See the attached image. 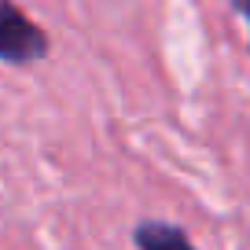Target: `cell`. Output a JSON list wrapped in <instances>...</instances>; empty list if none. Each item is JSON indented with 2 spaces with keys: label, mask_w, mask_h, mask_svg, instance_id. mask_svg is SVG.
<instances>
[{
  "label": "cell",
  "mask_w": 250,
  "mask_h": 250,
  "mask_svg": "<svg viewBox=\"0 0 250 250\" xmlns=\"http://www.w3.org/2000/svg\"><path fill=\"white\" fill-rule=\"evenodd\" d=\"M48 55V33L26 19L11 0H0V59L4 62H37Z\"/></svg>",
  "instance_id": "obj_1"
},
{
  "label": "cell",
  "mask_w": 250,
  "mask_h": 250,
  "mask_svg": "<svg viewBox=\"0 0 250 250\" xmlns=\"http://www.w3.org/2000/svg\"><path fill=\"white\" fill-rule=\"evenodd\" d=\"M133 243L140 250H195L184 228L169 225V221H140L133 232Z\"/></svg>",
  "instance_id": "obj_2"
},
{
  "label": "cell",
  "mask_w": 250,
  "mask_h": 250,
  "mask_svg": "<svg viewBox=\"0 0 250 250\" xmlns=\"http://www.w3.org/2000/svg\"><path fill=\"white\" fill-rule=\"evenodd\" d=\"M232 8H235V15H243L250 22V0H232Z\"/></svg>",
  "instance_id": "obj_3"
}]
</instances>
